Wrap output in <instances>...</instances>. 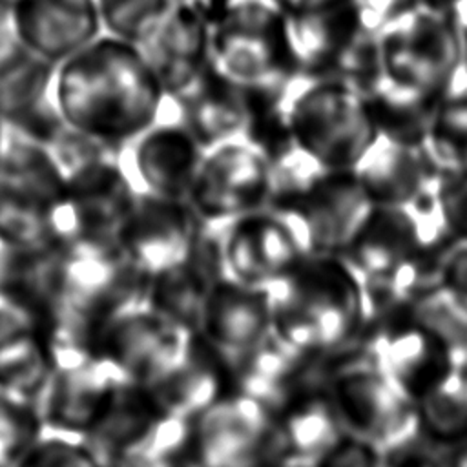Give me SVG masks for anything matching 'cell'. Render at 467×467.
<instances>
[{"mask_svg": "<svg viewBox=\"0 0 467 467\" xmlns=\"http://www.w3.org/2000/svg\"><path fill=\"white\" fill-rule=\"evenodd\" d=\"M53 100L64 126L120 151L171 97L135 42L102 31L55 66Z\"/></svg>", "mask_w": 467, "mask_h": 467, "instance_id": "cell-1", "label": "cell"}, {"mask_svg": "<svg viewBox=\"0 0 467 467\" xmlns=\"http://www.w3.org/2000/svg\"><path fill=\"white\" fill-rule=\"evenodd\" d=\"M268 290L272 332L306 358L359 345L372 323L367 281L341 254L306 255Z\"/></svg>", "mask_w": 467, "mask_h": 467, "instance_id": "cell-2", "label": "cell"}, {"mask_svg": "<svg viewBox=\"0 0 467 467\" xmlns=\"http://www.w3.org/2000/svg\"><path fill=\"white\" fill-rule=\"evenodd\" d=\"M80 239V223L51 150L7 130L0 153V244L42 252Z\"/></svg>", "mask_w": 467, "mask_h": 467, "instance_id": "cell-3", "label": "cell"}, {"mask_svg": "<svg viewBox=\"0 0 467 467\" xmlns=\"http://www.w3.org/2000/svg\"><path fill=\"white\" fill-rule=\"evenodd\" d=\"M288 122L294 144L325 170H354L378 140L365 95L334 77L296 75Z\"/></svg>", "mask_w": 467, "mask_h": 467, "instance_id": "cell-4", "label": "cell"}, {"mask_svg": "<svg viewBox=\"0 0 467 467\" xmlns=\"http://www.w3.org/2000/svg\"><path fill=\"white\" fill-rule=\"evenodd\" d=\"M212 67L246 88L281 86L299 75L279 0H210Z\"/></svg>", "mask_w": 467, "mask_h": 467, "instance_id": "cell-5", "label": "cell"}, {"mask_svg": "<svg viewBox=\"0 0 467 467\" xmlns=\"http://www.w3.org/2000/svg\"><path fill=\"white\" fill-rule=\"evenodd\" d=\"M88 440L111 467L192 465V420L170 412L148 387L133 381L120 387Z\"/></svg>", "mask_w": 467, "mask_h": 467, "instance_id": "cell-6", "label": "cell"}, {"mask_svg": "<svg viewBox=\"0 0 467 467\" xmlns=\"http://www.w3.org/2000/svg\"><path fill=\"white\" fill-rule=\"evenodd\" d=\"M325 383L345 431L381 449L420 432L418 410L361 343L321 359Z\"/></svg>", "mask_w": 467, "mask_h": 467, "instance_id": "cell-7", "label": "cell"}, {"mask_svg": "<svg viewBox=\"0 0 467 467\" xmlns=\"http://www.w3.org/2000/svg\"><path fill=\"white\" fill-rule=\"evenodd\" d=\"M47 148L64 173L80 223V239L113 241L139 195L120 164L119 151L67 126Z\"/></svg>", "mask_w": 467, "mask_h": 467, "instance_id": "cell-8", "label": "cell"}, {"mask_svg": "<svg viewBox=\"0 0 467 467\" xmlns=\"http://www.w3.org/2000/svg\"><path fill=\"white\" fill-rule=\"evenodd\" d=\"M193 467H288L272 407L230 392L192 420Z\"/></svg>", "mask_w": 467, "mask_h": 467, "instance_id": "cell-9", "label": "cell"}, {"mask_svg": "<svg viewBox=\"0 0 467 467\" xmlns=\"http://www.w3.org/2000/svg\"><path fill=\"white\" fill-rule=\"evenodd\" d=\"M383 77L443 95L463 75L462 29L449 18L420 7L378 33Z\"/></svg>", "mask_w": 467, "mask_h": 467, "instance_id": "cell-10", "label": "cell"}, {"mask_svg": "<svg viewBox=\"0 0 467 467\" xmlns=\"http://www.w3.org/2000/svg\"><path fill=\"white\" fill-rule=\"evenodd\" d=\"M272 199V164L244 137H235L204 150L188 204L212 230L263 210Z\"/></svg>", "mask_w": 467, "mask_h": 467, "instance_id": "cell-11", "label": "cell"}, {"mask_svg": "<svg viewBox=\"0 0 467 467\" xmlns=\"http://www.w3.org/2000/svg\"><path fill=\"white\" fill-rule=\"evenodd\" d=\"M126 381L97 348L57 352L38 398L46 429L89 438Z\"/></svg>", "mask_w": 467, "mask_h": 467, "instance_id": "cell-12", "label": "cell"}, {"mask_svg": "<svg viewBox=\"0 0 467 467\" xmlns=\"http://www.w3.org/2000/svg\"><path fill=\"white\" fill-rule=\"evenodd\" d=\"M213 232L224 275L246 285L270 288L308 255L292 221L272 206Z\"/></svg>", "mask_w": 467, "mask_h": 467, "instance_id": "cell-13", "label": "cell"}, {"mask_svg": "<svg viewBox=\"0 0 467 467\" xmlns=\"http://www.w3.org/2000/svg\"><path fill=\"white\" fill-rule=\"evenodd\" d=\"M204 228L188 201L139 193L113 241L120 254L150 279L188 259Z\"/></svg>", "mask_w": 467, "mask_h": 467, "instance_id": "cell-14", "label": "cell"}, {"mask_svg": "<svg viewBox=\"0 0 467 467\" xmlns=\"http://www.w3.org/2000/svg\"><path fill=\"white\" fill-rule=\"evenodd\" d=\"M202 155L204 148L181 120L175 99L161 119L119 151L137 193L184 201Z\"/></svg>", "mask_w": 467, "mask_h": 467, "instance_id": "cell-15", "label": "cell"}, {"mask_svg": "<svg viewBox=\"0 0 467 467\" xmlns=\"http://www.w3.org/2000/svg\"><path fill=\"white\" fill-rule=\"evenodd\" d=\"M296 226L308 255L343 254L372 204L354 170H321L290 202L272 206Z\"/></svg>", "mask_w": 467, "mask_h": 467, "instance_id": "cell-16", "label": "cell"}, {"mask_svg": "<svg viewBox=\"0 0 467 467\" xmlns=\"http://www.w3.org/2000/svg\"><path fill=\"white\" fill-rule=\"evenodd\" d=\"M361 347L414 405L456 368L447 350L401 305L372 319Z\"/></svg>", "mask_w": 467, "mask_h": 467, "instance_id": "cell-17", "label": "cell"}, {"mask_svg": "<svg viewBox=\"0 0 467 467\" xmlns=\"http://www.w3.org/2000/svg\"><path fill=\"white\" fill-rule=\"evenodd\" d=\"M193 334L144 301L108 321L95 348L128 381L150 387L181 358Z\"/></svg>", "mask_w": 467, "mask_h": 467, "instance_id": "cell-18", "label": "cell"}, {"mask_svg": "<svg viewBox=\"0 0 467 467\" xmlns=\"http://www.w3.org/2000/svg\"><path fill=\"white\" fill-rule=\"evenodd\" d=\"M137 46L166 93L181 97L212 66L210 0H173Z\"/></svg>", "mask_w": 467, "mask_h": 467, "instance_id": "cell-19", "label": "cell"}, {"mask_svg": "<svg viewBox=\"0 0 467 467\" xmlns=\"http://www.w3.org/2000/svg\"><path fill=\"white\" fill-rule=\"evenodd\" d=\"M292 51L303 75L327 77L365 31L354 0H279Z\"/></svg>", "mask_w": 467, "mask_h": 467, "instance_id": "cell-20", "label": "cell"}, {"mask_svg": "<svg viewBox=\"0 0 467 467\" xmlns=\"http://www.w3.org/2000/svg\"><path fill=\"white\" fill-rule=\"evenodd\" d=\"M53 367V341L46 319L0 290V389L38 403Z\"/></svg>", "mask_w": 467, "mask_h": 467, "instance_id": "cell-21", "label": "cell"}, {"mask_svg": "<svg viewBox=\"0 0 467 467\" xmlns=\"http://www.w3.org/2000/svg\"><path fill=\"white\" fill-rule=\"evenodd\" d=\"M197 334L226 358L252 348L272 334L270 290L223 274L204 299Z\"/></svg>", "mask_w": 467, "mask_h": 467, "instance_id": "cell-22", "label": "cell"}, {"mask_svg": "<svg viewBox=\"0 0 467 467\" xmlns=\"http://www.w3.org/2000/svg\"><path fill=\"white\" fill-rule=\"evenodd\" d=\"M9 11L26 49L53 66L102 33L97 0H22Z\"/></svg>", "mask_w": 467, "mask_h": 467, "instance_id": "cell-23", "label": "cell"}, {"mask_svg": "<svg viewBox=\"0 0 467 467\" xmlns=\"http://www.w3.org/2000/svg\"><path fill=\"white\" fill-rule=\"evenodd\" d=\"M272 412L294 462L310 463L345 431L317 358L310 370L277 400Z\"/></svg>", "mask_w": 467, "mask_h": 467, "instance_id": "cell-24", "label": "cell"}, {"mask_svg": "<svg viewBox=\"0 0 467 467\" xmlns=\"http://www.w3.org/2000/svg\"><path fill=\"white\" fill-rule=\"evenodd\" d=\"M53 64L29 51L0 67V120L46 146L64 128L53 100Z\"/></svg>", "mask_w": 467, "mask_h": 467, "instance_id": "cell-25", "label": "cell"}, {"mask_svg": "<svg viewBox=\"0 0 467 467\" xmlns=\"http://www.w3.org/2000/svg\"><path fill=\"white\" fill-rule=\"evenodd\" d=\"M153 396L173 414L193 420L208 407L234 392L226 356L192 336L181 358L148 387Z\"/></svg>", "mask_w": 467, "mask_h": 467, "instance_id": "cell-26", "label": "cell"}, {"mask_svg": "<svg viewBox=\"0 0 467 467\" xmlns=\"http://www.w3.org/2000/svg\"><path fill=\"white\" fill-rule=\"evenodd\" d=\"M438 166L425 148L378 137L354 173L372 206H412L434 186Z\"/></svg>", "mask_w": 467, "mask_h": 467, "instance_id": "cell-27", "label": "cell"}, {"mask_svg": "<svg viewBox=\"0 0 467 467\" xmlns=\"http://www.w3.org/2000/svg\"><path fill=\"white\" fill-rule=\"evenodd\" d=\"M223 274L217 235L204 228L188 259L148 279L146 303L177 325L197 332L204 299Z\"/></svg>", "mask_w": 467, "mask_h": 467, "instance_id": "cell-28", "label": "cell"}, {"mask_svg": "<svg viewBox=\"0 0 467 467\" xmlns=\"http://www.w3.org/2000/svg\"><path fill=\"white\" fill-rule=\"evenodd\" d=\"M175 102L181 120L204 150L244 133L250 115V91L228 80L212 66Z\"/></svg>", "mask_w": 467, "mask_h": 467, "instance_id": "cell-29", "label": "cell"}, {"mask_svg": "<svg viewBox=\"0 0 467 467\" xmlns=\"http://www.w3.org/2000/svg\"><path fill=\"white\" fill-rule=\"evenodd\" d=\"M226 359L234 392L255 398L268 407H274L314 363V358L290 348L274 332L252 348Z\"/></svg>", "mask_w": 467, "mask_h": 467, "instance_id": "cell-30", "label": "cell"}, {"mask_svg": "<svg viewBox=\"0 0 467 467\" xmlns=\"http://www.w3.org/2000/svg\"><path fill=\"white\" fill-rule=\"evenodd\" d=\"M440 97L385 77L365 93L378 137L414 148H423Z\"/></svg>", "mask_w": 467, "mask_h": 467, "instance_id": "cell-31", "label": "cell"}, {"mask_svg": "<svg viewBox=\"0 0 467 467\" xmlns=\"http://www.w3.org/2000/svg\"><path fill=\"white\" fill-rule=\"evenodd\" d=\"M420 431L454 456L467 454V367L452 372L418 403Z\"/></svg>", "mask_w": 467, "mask_h": 467, "instance_id": "cell-32", "label": "cell"}, {"mask_svg": "<svg viewBox=\"0 0 467 467\" xmlns=\"http://www.w3.org/2000/svg\"><path fill=\"white\" fill-rule=\"evenodd\" d=\"M401 306L416 325L447 350L456 367H467V314L462 308L436 286L418 292Z\"/></svg>", "mask_w": 467, "mask_h": 467, "instance_id": "cell-33", "label": "cell"}, {"mask_svg": "<svg viewBox=\"0 0 467 467\" xmlns=\"http://www.w3.org/2000/svg\"><path fill=\"white\" fill-rule=\"evenodd\" d=\"M423 148L438 168L467 164L465 77L440 97Z\"/></svg>", "mask_w": 467, "mask_h": 467, "instance_id": "cell-34", "label": "cell"}, {"mask_svg": "<svg viewBox=\"0 0 467 467\" xmlns=\"http://www.w3.org/2000/svg\"><path fill=\"white\" fill-rule=\"evenodd\" d=\"M44 431L36 401L0 389V467H13Z\"/></svg>", "mask_w": 467, "mask_h": 467, "instance_id": "cell-35", "label": "cell"}, {"mask_svg": "<svg viewBox=\"0 0 467 467\" xmlns=\"http://www.w3.org/2000/svg\"><path fill=\"white\" fill-rule=\"evenodd\" d=\"M13 467H111L95 445L82 436L44 431Z\"/></svg>", "mask_w": 467, "mask_h": 467, "instance_id": "cell-36", "label": "cell"}, {"mask_svg": "<svg viewBox=\"0 0 467 467\" xmlns=\"http://www.w3.org/2000/svg\"><path fill=\"white\" fill-rule=\"evenodd\" d=\"M173 0H97L102 31L139 44Z\"/></svg>", "mask_w": 467, "mask_h": 467, "instance_id": "cell-37", "label": "cell"}, {"mask_svg": "<svg viewBox=\"0 0 467 467\" xmlns=\"http://www.w3.org/2000/svg\"><path fill=\"white\" fill-rule=\"evenodd\" d=\"M434 199L449 241H467V164L438 168Z\"/></svg>", "mask_w": 467, "mask_h": 467, "instance_id": "cell-38", "label": "cell"}, {"mask_svg": "<svg viewBox=\"0 0 467 467\" xmlns=\"http://www.w3.org/2000/svg\"><path fill=\"white\" fill-rule=\"evenodd\" d=\"M432 286L467 314V241H449L441 248Z\"/></svg>", "mask_w": 467, "mask_h": 467, "instance_id": "cell-39", "label": "cell"}, {"mask_svg": "<svg viewBox=\"0 0 467 467\" xmlns=\"http://www.w3.org/2000/svg\"><path fill=\"white\" fill-rule=\"evenodd\" d=\"M381 467H456V456L420 431L385 447Z\"/></svg>", "mask_w": 467, "mask_h": 467, "instance_id": "cell-40", "label": "cell"}, {"mask_svg": "<svg viewBox=\"0 0 467 467\" xmlns=\"http://www.w3.org/2000/svg\"><path fill=\"white\" fill-rule=\"evenodd\" d=\"M383 449L358 434L343 431L310 467H381Z\"/></svg>", "mask_w": 467, "mask_h": 467, "instance_id": "cell-41", "label": "cell"}, {"mask_svg": "<svg viewBox=\"0 0 467 467\" xmlns=\"http://www.w3.org/2000/svg\"><path fill=\"white\" fill-rule=\"evenodd\" d=\"M361 22L374 33L403 20L421 7V0H354Z\"/></svg>", "mask_w": 467, "mask_h": 467, "instance_id": "cell-42", "label": "cell"}, {"mask_svg": "<svg viewBox=\"0 0 467 467\" xmlns=\"http://www.w3.org/2000/svg\"><path fill=\"white\" fill-rule=\"evenodd\" d=\"M24 53H27V49L18 36L11 11L0 7V67L16 60Z\"/></svg>", "mask_w": 467, "mask_h": 467, "instance_id": "cell-43", "label": "cell"}, {"mask_svg": "<svg viewBox=\"0 0 467 467\" xmlns=\"http://www.w3.org/2000/svg\"><path fill=\"white\" fill-rule=\"evenodd\" d=\"M421 7L452 20L460 29L467 27V0H421Z\"/></svg>", "mask_w": 467, "mask_h": 467, "instance_id": "cell-44", "label": "cell"}, {"mask_svg": "<svg viewBox=\"0 0 467 467\" xmlns=\"http://www.w3.org/2000/svg\"><path fill=\"white\" fill-rule=\"evenodd\" d=\"M462 40H463V75L467 78V27L462 29Z\"/></svg>", "mask_w": 467, "mask_h": 467, "instance_id": "cell-45", "label": "cell"}, {"mask_svg": "<svg viewBox=\"0 0 467 467\" xmlns=\"http://www.w3.org/2000/svg\"><path fill=\"white\" fill-rule=\"evenodd\" d=\"M5 139H7V126L0 120V153H2V150H4Z\"/></svg>", "mask_w": 467, "mask_h": 467, "instance_id": "cell-46", "label": "cell"}, {"mask_svg": "<svg viewBox=\"0 0 467 467\" xmlns=\"http://www.w3.org/2000/svg\"><path fill=\"white\" fill-rule=\"evenodd\" d=\"M22 0H0V7H5V9H13L16 4H20Z\"/></svg>", "mask_w": 467, "mask_h": 467, "instance_id": "cell-47", "label": "cell"}, {"mask_svg": "<svg viewBox=\"0 0 467 467\" xmlns=\"http://www.w3.org/2000/svg\"><path fill=\"white\" fill-rule=\"evenodd\" d=\"M456 467H467V454L456 456Z\"/></svg>", "mask_w": 467, "mask_h": 467, "instance_id": "cell-48", "label": "cell"}, {"mask_svg": "<svg viewBox=\"0 0 467 467\" xmlns=\"http://www.w3.org/2000/svg\"><path fill=\"white\" fill-rule=\"evenodd\" d=\"M288 467H310V465L305 463V462H290Z\"/></svg>", "mask_w": 467, "mask_h": 467, "instance_id": "cell-49", "label": "cell"}, {"mask_svg": "<svg viewBox=\"0 0 467 467\" xmlns=\"http://www.w3.org/2000/svg\"><path fill=\"white\" fill-rule=\"evenodd\" d=\"M182 467H193V465H182Z\"/></svg>", "mask_w": 467, "mask_h": 467, "instance_id": "cell-50", "label": "cell"}, {"mask_svg": "<svg viewBox=\"0 0 467 467\" xmlns=\"http://www.w3.org/2000/svg\"><path fill=\"white\" fill-rule=\"evenodd\" d=\"M0 248H2V244H0Z\"/></svg>", "mask_w": 467, "mask_h": 467, "instance_id": "cell-51", "label": "cell"}]
</instances>
